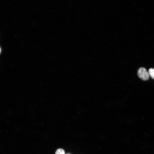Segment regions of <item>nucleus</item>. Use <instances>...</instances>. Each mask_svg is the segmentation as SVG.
Here are the masks:
<instances>
[{
  "mask_svg": "<svg viewBox=\"0 0 154 154\" xmlns=\"http://www.w3.org/2000/svg\"><path fill=\"white\" fill-rule=\"evenodd\" d=\"M138 77L143 80H147L149 78V73L144 68L141 67L139 68L137 72Z\"/></svg>",
  "mask_w": 154,
  "mask_h": 154,
  "instance_id": "nucleus-1",
  "label": "nucleus"
},
{
  "mask_svg": "<svg viewBox=\"0 0 154 154\" xmlns=\"http://www.w3.org/2000/svg\"><path fill=\"white\" fill-rule=\"evenodd\" d=\"M148 73L149 75L153 79H154V69L151 68L149 70Z\"/></svg>",
  "mask_w": 154,
  "mask_h": 154,
  "instance_id": "nucleus-2",
  "label": "nucleus"
},
{
  "mask_svg": "<svg viewBox=\"0 0 154 154\" xmlns=\"http://www.w3.org/2000/svg\"><path fill=\"white\" fill-rule=\"evenodd\" d=\"M55 154H65V152L63 149L60 148L56 150Z\"/></svg>",
  "mask_w": 154,
  "mask_h": 154,
  "instance_id": "nucleus-3",
  "label": "nucleus"
},
{
  "mask_svg": "<svg viewBox=\"0 0 154 154\" xmlns=\"http://www.w3.org/2000/svg\"><path fill=\"white\" fill-rule=\"evenodd\" d=\"M1 48H0V53H1Z\"/></svg>",
  "mask_w": 154,
  "mask_h": 154,
  "instance_id": "nucleus-4",
  "label": "nucleus"
},
{
  "mask_svg": "<svg viewBox=\"0 0 154 154\" xmlns=\"http://www.w3.org/2000/svg\"></svg>",
  "mask_w": 154,
  "mask_h": 154,
  "instance_id": "nucleus-5",
  "label": "nucleus"
}]
</instances>
